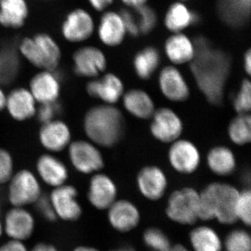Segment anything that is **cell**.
Here are the masks:
<instances>
[{"label":"cell","mask_w":251,"mask_h":251,"mask_svg":"<svg viewBox=\"0 0 251 251\" xmlns=\"http://www.w3.org/2000/svg\"><path fill=\"white\" fill-rule=\"evenodd\" d=\"M194 46L196 52L191 68L198 87L209 103L221 105L230 70L229 56L214 49L202 36L196 39Z\"/></svg>","instance_id":"6da1fadb"},{"label":"cell","mask_w":251,"mask_h":251,"mask_svg":"<svg viewBox=\"0 0 251 251\" xmlns=\"http://www.w3.org/2000/svg\"><path fill=\"white\" fill-rule=\"evenodd\" d=\"M84 130L91 141L103 148H112L122 139L125 120L121 111L111 105H97L84 118Z\"/></svg>","instance_id":"7a4b0ae2"},{"label":"cell","mask_w":251,"mask_h":251,"mask_svg":"<svg viewBox=\"0 0 251 251\" xmlns=\"http://www.w3.org/2000/svg\"><path fill=\"white\" fill-rule=\"evenodd\" d=\"M239 192L237 188L225 183L208 185L200 194L199 219H216L221 224L237 222L235 206Z\"/></svg>","instance_id":"3957f363"},{"label":"cell","mask_w":251,"mask_h":251,"mask_svg":"<svg viewBox=\"0 0 251 251\" xmlns=\"http://www.w3.org/2000/svg\"><path fill=\"white\" fill-rule=\"evenodd\" d=\"M17 52L39 70H56L62 59V50L58 41L46 32L23 37L18 42Z\"/></svg>","instance_id":"277c9868"},{"label":"cell","mask_w":251,"mask_h":251,"mask_svg":"<svg viewBox=\"0 0 251 251\" xmlns=\"http://www.w3.org/2000/svg\"><path fill=\"white\" fill-rule=\"evenodd\" d=\"M96 23L90 11L84 8L69 11L61 23V36L69 44L82 45L94 35Z\"/></svg>","instance_id":"5b68a950"},{"label":"cell","mask_w":251,"mask_h":251,"mask_svg":"<svg viewBox=\"0 0 251 251\" xmlns=\"http://www.w3.org/2000/svg\"><path fill=\"white\" fill-rule=\"evenodd\" d=\"M200 193L192 188H184L172 193L167 206L170 219L181 225L194 224L199 219Z\"/></svg>","instance_id":"8992f818"},{"label":"cell","mask_w":251,"mask_h":251,"mask_svg":"<svg viewBox=\"0 0 251 251\" xmlns=\"http://www.w3.org/2000/svg\"><path fill=\"white\" fill-rule=\"evenodd\" d=\"M9 182L8 197L14 206L25 207L35 203L42 195L39 180L28 170L13 175Z\"/></svg>","instance_id":"52a82bcc"},{"label":"cell","mask_w":251,"mask_h":251,"mask_svg":"<svg viewBox=\"0 0 251 251\" xmlns=\"http://www.w3.org/2000/svg\"><path fill=\"white\" fill-rule=\"evenodd\" d=\"M73 69L78 76L95 78L104 72L107 59L103 51L92 45L80 46L72 55Z\"/></svg>","instance_id":"ba28073f"},{"label":"cell","mask_w":251,"mask_h":251,"mask_svg":"<svg viewBox=\"0 0 251 251\" xmlns=\"http://www.w3.org/2000/svg\"><path fill=\"white\" fill-rule=\"evenodd\" d=\"M69 146V158L77 171L90 174L103 168V156L93 144L85 140H77Z\"/></svg>","instance_id":"9c48e42d"},{"label":"cell","mask_w":251,"mask_h":251,"mask_svg":"<svg viewBox=\"0 0 251 251\" xmlns=\"http://www.w3.org/2000/svg\"><path fill=\"white\" fill-rule=\"evenodd\" d=\"M76 188L64 184L54 188L49 196L56 216L65 221H75L80 219L82 210L77 200Z\"/></svg>","instance_id":"30bf717a"},{"label":"cell","mask_w":251,"mask_h":251,"mask_svg":"<svg viewBox=\"0 0 251 251\" xmlns=\"http://www.w3.org/2000/svg\"><path fill=\"white\" fill-rule=\"evenodd\" d=\"M152 117L150 130L156 139L163 143H171L176 141L182 133V122L171 109H158Z\"/></svg>","instance_id":"8fae6325"},{"label":"cell","mask_w":251,"mask_h":251,"mask_svg":"<svg viewBox=\"0 0 251 251\" xmlns=\"http://www.w3.org/2000/svg\"><path fill=\"white\" fill-rule=\"evenodd\" d=\"M35 222L32 214L21 206H14L5 216L3 224L4 232L11 240L23 241L33 234Z\"/></svg>","instance_id":"7c38bea8"},{"label":"cell","mask_w":251,"mask_h":251,"mask_svg":"<svg viewBox=\"0 0 251 251\" xmlns=\"http://www.w3.org/2000/svg\"><path fill=\"white\" fill-rule=\"evenodd\" d=\"M60 90V78L56 70H39L29 82V90L41 104L57 101Z\"/></svg>","instance_id":"4fadbf2b"},{"label":"cell","mask_w":251,"mask_h":251,"mask_svg":"<svg viewBox=\"0 0 251 251\" xmlns=\"http://www.w3.org/2000/svg\"><path fill=\"white\" fill-rule=\"evenodd\" d=\"M170 163L176 171L191 174L198 169L201 156L196 146L188 140L175 141L168 153Z\"/></svg>","instance_id":"5bb4252c"},{"label":"cell","mask_w":251,"mask_h":251,"mask_svg":"<svg viewBox=\"0 0 251 251\" xmlns=\"http://www.w3.org/2000/svg\"><path fill=\"white\" fill-rule=\"evenodd\" d=\"M96 31L99 41L108 47L121 44L126 32L121 15L112 11H104L96 26Z\"/></svg>","instance_id":"9a60e30c"},{"label":"cell","mask_w":251,"mask_h":251,"mask_svg":"<svg viewBox=\"0 0 251 251\" xmlns=\"http://www.w3.org/2000/svg\"><path fill=\"white\" fill-rule=\"evenodd\" d=\"M72 140L70 128L61 120L43 124L39 131L41 145L48 151L59 152L69 146Z\"/></svg>","instance_id":"2e32d148"},{"label":"cell","mask_w":251,"mask_h":251,"mask_svg":"<svg viewBox=\"0 0 251 251\" xmlns=\"http://www.w3.org/2000/svg\"><path fill=\"white\" fill-rule=\"evenodd\" d=\"M117 187L107 175L97 174L91 179L89 186V202L99 210L108 209L116 201Z\"/></svg>","instance_id":"e0dca14e"},{"label":"cell","mask_w":251,"mask_h":251,"mask_svg":"<svg viewBox=\"0 0 251 251\" xmlns=\"http://www.w3.org/2000/svg\"><path fill=\"white\" fill-rule=\"evenodd\" d=\"M29 15L27 0H0V27L11 30L22 29Z\"/></svg>","instance_id":"ac0fdd59"},{"label":"cell","mask_w":251,"mask_h":251,"mask_svg":"<svg viewBox=\"0 0 251 251\" xmlns=\"http://www.w3.org/2000/svg\"><path fill=\"white\" fill-rule=\"evenodd\" d=\"M87 92L94 98L100 99L108 105L117 103L124 92L122 80L113 74H107L94 78L87 83Z\"/></svg>","instance_id":"d6986e66"},{"label":"cell","mask_w":251,"mask_h":251,"mask_svg":"<svg viewBox=\"0 0 251 251\" xmlns=\"http://www.w3.org/2000/svg\"><path fill=\"white\" fill-rule=\"evenodd\" d=\"M137 182L142 194L151 201L163 197L168 185L164 173L156 166L143 168L138 173Z\"/></svg>","instance_id":"ffe728a7"},{"label":"cell","mask_w":251,"mask_h":251,"mask_svg":"<svg viewBox=\"0 0 251 251\" xmlns=\"http://www.w3.org/2000/svg\"><path fill=\"white\" fill-rule=\"evenodd\" d=\"M108 209L109 222L119 232H129L139 224V211L129 201H115Z\"/></svg>","instance_id":"44dd1931"},{"label":"cell","mask_w":251,"mask_h":251,"mask_svg":"<svg viewBox=\"0 0 251 251\" xmlns=\"http://www.w3.org/2000/svg\"><path fill=\"white\" fill-rule=\"evenodd\" d=\"M162 93L171 101L182 102L190 95L189 88L181 72L174 67H166L159 75Z\"/></svg>","instance_id":"7402d4cb"},{"label":"cell","mask_w":251,"mask_h":251,"mask_svg":"<svg viewBox=\"0 0 251 251\" xmlns=\"http://www.w3.org/2000/svg\"><path fill=\"white\" fill-rule=\"evenodd\" d=\"M36 103L30 91L20 87L15 89L6 97L5 108L14 120L25 121L36 115Z\"/></svg>","instance_id":"603a6c76"},{"label":"cell","mask_w":251,"mask_h":251,"mask_svg":"<svg viewBox=\"0 0 251 251\" xmlns=\"http://www.w3.org/2000/svg\"><path fill=\"white\" fill-rule=\"evenodd\" d=\"M36 170L44 182L54 188L65 184L69 176L65 164L49 153L39 157L36 163Z\"/></svg>","instance_id":"cb8c5ba5"},{"label":"cell","mask_w":251,"mask_h":251,"mask_svg":"<svg viewBox=\"0 0 251 251\" xmlns=\"http://www.w3.org/2000/svg\"><path fill=\"white\" fill-rule=\"evenodd\" d=\"M251 2L247 0H219L218 11L225 23L232 27H240L250 15Z\"/></svg>","instance_id":"d4e9b609"},{"label":"cell","mask_w":251,"mask_h":251,"mask_svg":"<svg viewBox=\"0 0 251 251\" xmlns=\"http://www.w3.org/2000/svg\"><path fill=\"white\" fill-rule=\"evenodd\" d=\"M165 50L170 60L176 64L191 62L196 52L192 41L180 33H176L167 39Z\"/></svg>","instance_id":"484cf974"},{"label":"cell","mask_w":251,"mask_h":251,"mask_svg":"<svg viewBox=\"0 0 251 251\" xmlns=\"http://www.w3.org/2000/svg\"><path fill=\"white\" fill-rule=\"evenodd\" d=\"M124 105L127 111L139 119L147 120L155 112L154 104L148 93L141 90H131L124 96Z\"/></svg>","instance_id":"4316f807"},{"label":"cell","mask_w":251,"mask_h":251,"mask_svg":"<svg viewBox=\"0 0 251 251\" xmlns=\"http://www.w3.org/2000/svg\"><path fill=\"white\" fill-rule=\"evenodd\" d=\"M208 166L220 176L232 174L236 168L235 157L229 148L224 146L211 149L207 156Z\"/></svg>","instance_id":"83f0119b"},{"label":"cell","mask_w":251,"mask_h":251,"mask_svg":"<svg viewBox=\"0 0 251 251\" xmlns=\"http://www.w3.org/2000/svg\"><path fill=\"white\" fill-rule=\"evenodd\" d=\"M199 16L181 3H175L167 12L165 23L169 30L179 33L188 27L190 25L196 24L199 21Z\"/></svg>","instance_id":"f1b7e54d"},{"label":"cell","mask_w":251,"mask_h":251,"mask_svg":"<svg viewBox=\"0 0 251 251\" xmlns=\"http://www.w3.org/2000/svg\"><path fill=\"white\" fill-rule=\"evenodd\" d=\"M190 242L194 251H221L222 242L219 234L208 226H199L191 231Z\"/></svg>","instance_id":"f546056e"},{"label":"cell","mask_w":251,"mask_h":251,"mask_svg":"<svg viewBox=\"0 0 251 251\" xmlns=\"http://www.w3.org/2000/svg\"><path fill=\"white\" fill-rule=\"evenodd\" d=\"M161 60L159 52L153 47L145 48L135 55L134 69L138 77L148 80L158 67Z\"/></svg>","instance_id":"4dcf8cb0"},{"label":"cell","mask_w":251,"mask_h":251,"mask_svg":"<svg viewBox=\"0 0 251 251\" xmlns=\"http://www.w3.org/2000/svg\"><path fill=\"white\" fill-rule=\"evenodd\" d=\"M231 140L238 145H244L251 140V118L248 114H239L231 121L228 127Z\"/></svg>","instance_id":"1f68e13d"},{"label":"cell","mask_w":251,"mask_h":251,"mask_svg":"<svg viewBox=\"0 0 251 251\" xmlns=\"http://www.w3.org/2000/svg\"><path fill=\"white\" fill-rule=\"evenodd\" d=\"M17 50L0 49V85L11 82L18 72L19 60Z\"/></svg>","instance_id":"d6a6232c"},{"label":"cell","mask_w":251,"mask_h":251,"mask_svg":"<svg viewBox=\"0 0 251 251\" xmlns=\"http://www.w3.org/2000/svg\"><path fill=\"white\" fill-rule=\"evenodd\" d=\"M226 251H251L250 234L242 229L231 231L225 241Z\"/></svg>","instance_id":"836d02e7"},{"label":"cell","mask_w":251,"mask_h":251,"mask_svg":"<svg viewBox=\"0 0 251 251\" xmlns=\"http://www.w3.org/2000/svg\"><path fill=\"white\" fill-rule=\"evenodd\" d=\"M145 244L153 251H168L171 244L166 234L158 228H149L143 235Z\"/></svg>","instance_id":"e575fe53"},{"label":"cell","mask_w":251,"mask_h":251,"mask_svg":"<svg viewBox=\"0 0 251 251\" xmlns=\"http://www.w3.org/2000/svg\"><path fill=\"white\" fill-rule=\"evenodd\" d=\"M235 214L237 221H241L247 226H250L251 222V193L250 190H244L239 193L235 206Z\"/></svg>","instance_id":"d590c367"},{"label":"cell","mask_w":251,"mask_h":251,"mask_svg":"<svg viewBox=\"0 0 251 251\" xmlns=\"http://www.w3.org/2000/svg\"><path fill=\"white\" fill-rule=\"evenodd\" d=\"M251 108V84L250 80L245 79L234 99V108L238 114H245L250 111Z\"/></svg>","instance_id":"8d00e7d4"},{"label":"cell","mask_w":251,"mask_h":251,"mask_svg":"<svg viewBox=\"0 0 251 251\" xmlns=\"http://www.w3.org/2000/svg\"><path fill=\"white\" fill-rule=\"evenodd\" d=\"M136 11L138 17L137 21H138L140 32L148 34L156 26L157 20L156 13L151 8L145 4L136 8Z\"/></svg>","instance_id":"74e56055"},{"label":"cell","mask_w":251,"mask_h":251,"mask_svg":"<svg viewBox=\"0 0 251 251\" xmlns=\"http://www.w3.org/2000/svg\"><path fill=\"white\" fill-rule=\"evenodd\" d=\"M14 175V161L9 151L0 148V184L9 182Z\"/></svg>","instance_id":"f35d334b"},{"label":"cell","mask_w":251,"mask_h":251,"mask_svg":"<svg viewBox=\"0 0 251 251\" xmlns=\"http://www.w3.org/2000/svg\"><path fill=\"white\" fill-rule=\"evenodd\" d=\"M60 105L57 101L41 103V106L36 109V115L38 120L42 124L52 121L60 112Z\"/></svg>","instance_id":"ab89813d"},{"label":"cell","mask_w":251,"mask_h":251,"mask_svg":"<svg viewBox=\"0 0 251 251\" xmlns=\"http://www.w3.org/2000/svg\"><path fill=\"white\" fill-rule=\"evenodd\" d=\"M35 203L39 212L46 220L49 221H54L57 219V216L54 212L49 197L41 195V197Z\"/></svg>","instance_id":"60d3db41"},{"label":"cell","mask_w":251,"mask_h":251,"mask_svg":"<svg viewBox=\"0 0 251 251\" xmlns=\"http://www.w3.org/2000/svg\"><path fill=\"white\" fill-rule=\"evenodd\" d=\"M124 24H125L126 30L128 31L130 35L136 36L140 33L139 27H138V21L135 17L134 14L128 10L123 9L120 12Z\"/></svg>","instance_id":"b9f144b4"},{"label":"cell","mask_w":251,"mask_h":251,"mask_svg":"<svg viewBox=\"0 0 251 251\" xmlns=\"http://www.w3.org/2000/svg\"><path fill=\"white\" fill-rule=\"evenodd\" d=\"M0 251H28L25 245L19 241L10 240L0 247Z\"/></svg>","instance_id":"7bdbcfd3"},{"label":"cell","mask_w":251,"mask_h":251,"mask_svg":"<svg viewBox=\"0 0 251 251\" xmlns=\"http://www.w3.org/2000/svg\"><path fill=\"white\" fill-rule=\"evenodd\" d=\"M114 0H87L89 5L96 11L104 12L111 6Z\"/></svg>","instance_id":"ee69618b"},{"label":"cell","mask_w":251,"mask_h":251,"mask_svg":"<svg viewBox=\"0 0 251 251\" xmlns=\"http://www.w3.org/2000/svg\"><path fill=\"white\" fill-rule=\"evenodd\" d=\"M31 251H59L50 244H46V243H39L33 247Z\"/></svg>","instance_id":"f6af8a7d"},{"label":"cell","mask_w":251,"mask_h":251,"mask_svg":"<svg viewBox=\"0 0 251 251\" xmlns=\"http://www.w3.org/2000/svg\"><path fill=\"white\" fill-rule=\"evenodd\" d=\"M244 69L248 75H251V50L247 51L244 56Z\"/></svg>","instance_id":"bcb514c9"},{"label":"cell","mask_w":251,"mask_h":251,"mask_svg":"<svg viewBox=\"0 0 251 251\" xmlns=\"http://www.w3.org/2000/svg\"><path fill=\"white\" fill-rule=\"evenodd\" d=\"M122 1L128 6L138 8L145 4L147 0H122Z\"/></svg>","instance_id":"7dc6e473"},{"label":"cell","mask_w":251,"mask_h":251,"mask_svg":"<svg viewBox=\"0 0 251 251\" xmlns=\"http://www.w3.org/2000/svg\"><path fill=\"white\" fill-rule=\"evenodd\" d=\"M6 96L0 87V111L6 107Z\"/></svg>","instance_id":"c3c4849f"},{"label":"cell","mask_w":251,"mask_h":251,"mask_svg":"<svg viewBox=\"0 0 251 251\" xmlns=\"http://www.w3.org/2000/svg\"><path fill=\"white\" fill-rule=\"evenodd\" d=\"M168 251H190L188 249H186L184 246L181 244H176V245L173 246Z\"/></svg>","instance_id":"681fc988"},{"label":"cell","mask_w":251,"mask_h":251,"mask_svg":"<svg viewBox=\"0 0 251 251\" xmlns=\"http://www.w3.org/2000/svg\"><path fill=\"white\" fill-rule=\"evenodd\" d=\"M73 251H99L97 249H94V248L89 247H78L75 248Z\"/></svg>","instance_id":"f907efd6"},{"label":"cell","mask_w":251,"mask_h":251,"mask_svg":"<svg viewBox=\"0 0 251 251\" xmlns=\"http://www.w3.org/2000/svg\"><path fill=\"white\" fill-rule=\"evenodd\" d=\"M112 251H135L134 249H132L130 247H124L121 249H116V250H113Z\"/></svg>","instance_id":"816d5d0a"},{"label":"cell","mask_w":251,"mask_h":251,"mask_svg":"<svg viewBox=\"0 0 251 251\" xmlns=\"http://www.w3.org/2000/svg\"><path fill=\"white\" fill-rule=\"evenodd\" d=\"M3 231H4V227H3L2 223L0 221V237L2 235Z\"/></svg>","instance_id":"f5cc1de1"},{"label":"cell","mask_w":251,"mask_h":251,"mask_svg":"<svg viewBox=\"0 0 251 251\" xmlns=\"http://www.w3.org/2000/svg\"><path fill=\"white\" fill-rule=\"evenodd\" d=\"M41 1H53V0H41Z\"/></svg>","instance_id":"db71d44e"},{"label":"cell","mask_w":251,"mask_h":251,"mask_svg":"<svg viewBox=\"0 0 251 251\" xmlns=\"http://www.w3.org/2000/svg\"><path fill=\"white\" fill-rule=\"evenodd\" d=\"M247 1H250V2H251V0H247Z\"/></svg>","instance_id":"11a10c76"}]
</instances>
